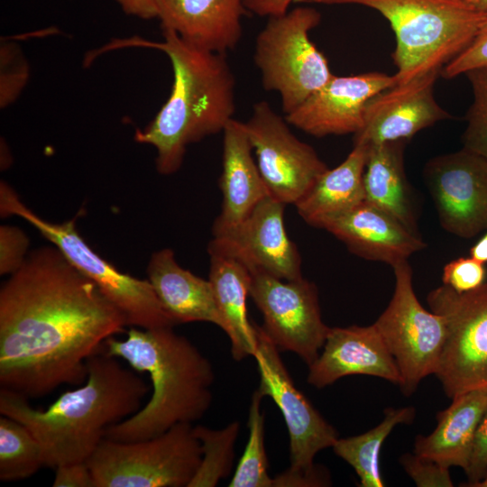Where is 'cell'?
Wrapping results in <instances>:
<instances>
[{
	"mask_svg": "<svg viewBox=\"0 0 487 487\" xmlns=\"http://www.w3.org/2000/svg\"><path fill=\"white\" fill-rule=\"evenodd\" d=\"M44 466L42 449L32 433L21 422L0 418V480L16 481L33 475Z\"/></svg>",
	"mask_w": 487,
	"mask_h": 487,
	"instance_id": "obj_28",
	"label": "cell"
},
{
	"mask_svg": "<svg viewBox=\"0 0 487 487\" xmlns=\"http://www.w3.org/2000/svg\"><path fill=\"white\" fill-rule=\"evenodd\" d=\"M487 407V390L471 391L454 399L436 414V427L427 436L418 435L414 453L450 468L466 470L478 424Z\"/></svg>",
	"mask_w": 487,
	"mask_h": 487,
	"instance_id": "obj_24",
	"label": "cell"
},
{
	"mask_svg": "<svg viewBox=\"0 0 487 487\" xmlns=\"http://www.w3.org/2000/svg\"><path fill=\"white\" fill-rule=\"evenodd\" d=\"M162 42L140 41L169 58L173 71L171 92L153 120L137 130L134 140L157 152L162 175L178 171L187 147L223 133L235 112V78L224 53L198 48L171 30H161Z\"/></svg>",
	"mask_w": 487,
	"mask_h": 487,
	"instance_id": "obj_4",
	"label": "cell"
},
{
	"mask_svg": "<svg viewBox=\"0 0 487 487\" xmlns=\"http://www.w3.org/2000/svg\"><path fill=\"white\" fill-rule=\"evenodd\" d=\"M480 67H487V21L471 43L443 67L440 76L453 78Z\"/></svg>",
	"mask_w": 487,
	"mask_h": 487,
	"instance_id": "obj_35",
	"label": "cell"
},
{
	"mask_svg": "<svg viewBox=\"0 0 487 487\" xmlns=\"http://www.w3.org/2000/svg\"><path fill=\"white\" fill-rule=\"evenodd\" d=\"M244 124L270 196L295 205L327 166L268 102L255 103Z\"/></svg>",
	"mask_w": 487,
	"mask_h": 487,
	"instance_id": "obj_12",
	"label": "cell"
},
{
	"mask_svg": "<svg viewBox=\"0 0 487 487\" xmlns=\"http://www.w3.org/2000/svg\"><path fill=\"white\" fill-rule=\"evenodd\" d=\"M473 487H487V475L482 480L475 483Z\"/></svg>",
	"mask_w": 487,
	"mask_h": 487,
	"instance_id": "obj_44",
	"label": "cell"
},
{
	"mask_svg": "<svg viewBox=\"0 0 487 487\" xmlns=\"http://www.w3.org/2000/svg\"><path fill=\"white\" fill-rule=\"evenodd\" d=\"M473 95L466 115V128L463 133L464 147L487 159V67L464 73Z\"/></svg>",
	"mask_w": 487,
	"mask_h": 487,
	"instance_id": "obj_31",
	"label": "cell"
},
{
	"mask_svg": "<svg viewBox=\"0 0 487 487\" xmlns=\"http://www.w3.org/2000/svg\"><path fill=\"white\" fill-rule=\"evenodd\" d=\"M127 326L54 245L28 253L0 289V384L27 399L81 385L87 360Z\"/></svg>",
	"mask_w": 487,
	"mask_h": 487,
	"instance_id": "obj_1",
	"label": "cell"
},
{
	"mask_svg": "<svg viewBox=\"0 0 487 487\" xmlns=\"http://www.w3.org/2000/svg\"><path fill=\"white\" fill-rule=\"evenodd\" d=\"M470 256L483 263L487 262V231L470 249Z\"/></svg>",
	"mask_w": 487,
	"mask_h": 487,
	"instance_id": "obj_42",
	"label": "cell"
},
{
	"mask_svg": "<svg viewBox=\"0 0 487 487\" xmlns=\"http://www.w3.org/2000/svg\"><path fill=\"white\" fill-rule=\"evenodd\" d=\"M202 458L192 424L145 440L104 438L87 460L95 487H188Z\"/></svg>",
	"mask_w": 487,
	"mask_h": 487,
	"instance_id": "obj_8",
	"label": "cell"
},
{
	"mask_svg": "<svg viewBox=\"0 0 487 487\" xmlns=\"http://www.w3.org/2000/svg\"><path fill=\"white\" fill-rule=\"evenodd\" d=\"M210 257L209 281L225 322V333L231 343L234 360L254 356L257 338L254 324L247 315L251 271L238 258L212 240L207 246Z\"/></svg>",
	"mask_w": 487,
	"mask_h": 487,
	"instance_id": "obj_23",
	"label": "cell"
},
{
	"mask_svg": "<svg viewBox=\"0 0 487 487\" xmlns=\"http://www.w3.org/2000/svg\"><path fill=\"white\" fill-rule=\"evenodd\" d=\"M400 463L418 487H452L449 468L415 453L403 454Z\"/></svg>",
	"mask_w": 487,
	"mask_h": 487,
	"instance_id": "obj_33",
	"label": "cell"
},
{
	"mask_svg": "<svg viewBox=\"0 0 487 487\" xmlns=\"http://www.w3.org/2000/svg\"><path fill=\"white\" fill-rule=\"evenodd\" d=\"M121 9L129 15L150 20L158 18L159 0H115Z\"/></svg>",
	"mask_w": 487,
	"mask_h": 487,
	"instance_id": "obj_41",
	"label": "cell"
},
{
	"mask_svg": "<svg viewBox=\"0 0 487 487\" xmlns=\"http://www.w3.org/2000/svg\"><path fill=\"white\" fill-rule=\"evenodd\" d=\"M268 18L256 37L253 61L263 88L280 96L288 115L333 77L309 37L321 15L313 7L299 6Z\"/></svg>",
	"mask_w": 487,
	"mask_h": 487,
	"instance_id": "obj_7",
	"label": "cell"
},
{
	"mask_svg": "<svg viewBox=\"0 0 487 487\" xmlns=\"http://www.w3.org/2000/svg\"><path fill=\"white\" fill-rule=\"evenodd\" d=\"M392 268V298L373 324L399 368L401 391L410 396L424 378L435 374L446 326L441 316L427 310L418 299L409 262H398Z\"/></svg>",
	"mask_w": 487,
	"mask_h": 487,
	"instance_id": "obj_10",
	"label": "cell"
},
{
	"mask_svg": "<svg viewBox=\"0 0 487 487\" xmlns=\"http://www.w3.org/2000/svg\"><path fill=\"white\" fill-rule=\"evenodd\" d=\"M464 1H466V2H468L470 4H472L473 5H474V0H464Z\"/></svg>",
	"mask_w": 487,
	"mask_h": 487,
	"instance_id": "obj_45",
	"label": "cell"
},
{
	"mask_svg": "<svg viewBox=\"0 0 487 487\" xmlns=\"http://www.w3.org/2000/svg\"><path fill=\"white\" fill-rule=\"evenodd\" d=\"M296 0H244L247 11L259 16H273L289 11Z\"/></svg>",
	"mask_w": 487,
	"mask_h": 487,
	"instance_id": "obj_40",
	"label": "cell"
},
{
	"mask_svg": "<svg viewBox=\"0 0 487 487\" xmlns=\"http://www.w3.org/2000/svg\"><path fill=\"white\" fill-rule=\"evenodd\" d=\"M394 85V75L381 72L333 75L285 119L289 125L315 137L355 134L363 126L367 102Z\"/></svg>",
	"mask_w": 487,
	"mask_h": 487,
	"instance_id": "obj_16",
	"label": "cell"
},
{
	"mask_svg": "<svg viewBox=\"0 0 487 487\" xmlns=\"http://www.w3.org/2000/svg\"><path fill=\"white\" fill-rule=\"evenodd\" d=\"M445 322L446 336L434 375L446 395L487 390V284L458 293L442 285L427 296Z\"/></svg>",
	"mask_w": 487,
	"mask_h": 487,
	"instance_id": "obj_9",
	"label": "cell"
},
{
	"mask_svg": "<svg viewBox=\"0 0 487 487\" xmlns=\"http://www.w3.org/2000/svg\"><path fill=\"white\" fill-rule=\"evenodd\" d=\"M29 240L25 233L14 225L0 226V274L11 275L24 262Z\"/></svg>",
	"mask_w": 487,
	"mask_h": 487,
	"instance_id": "obj_34",
	"label": "cell"
},
{
	"mask_svg": "<svg viewBox=\"0 0 487 487\" xmlns=\"http://www.w3.org/2000/svg\"><path fill=\"white\" fill-rule=\"evenodd\" d=\"M240 431L238 421L220 429L202 425L193 427V432L202 449L200 464L188 487H215L231 473L234 461V446Z\"/></svg>",
	"mask_w": 487,
	"mask_h": 487,
	"instance_id": "obj_29",
	"label": "cell"
},
{
	"mask_svg": "<svg viewBox=\"0 0 487 487\" xmlns=\"http://www.w3.org/2000/svg\"><path fill=\"white\" fill-rule=\"evenodd\" d=\"M87 377L46 409L1 388L0 414L23 424L39 441L44 466L87 461L109 427L135 414L150 387L134 370L102 350L87 360Z\"/></svg>",
	"mask_w": 487,
	"mask_h": 487,
	"instance_id": "obj_2",
	"label": "cell"
},
{
	"mask_svg": "<svg viewBox=\"0 0 487 487\" xmlns=\"http://www.w3.org/2000/svg\"><path fill=\"white\" fill-rule=\"evenodd\" d=\"M464 472L468 478L466 486L470 487H473L487 475V407L478 424L469 464Z\"/></svg>",
	"mask_w": 487,
	"mask_h": 487,
	"instance_id": "obj_37",
	"label": "cell"
},
{
	"mask_svg": "<svg viewBox=\"0 0 487 487\" xmlns=\"http://www.w3.org/2000/svg\"><path fill=\"white\" fill-rule=\"evenodd\" d=\"M253 152L244 122L232 119L223 131L219 179L222 204L220 214L213 224V234L241 223L263 198L270 196Z\"/></svg>",
	"mask_w": 487,
	"mask_h": 487,
	"instance_id": "obj_21",
	"label": "cell"
},
{
	"mask_svg": "<svg viewBox=\"0 0 487 487\" xmlns=\"http://www.w3.org/2000/svg\"><path fill=\"white\" fill-rule=\"evenodd\" d=\"M325 229L362 258L389 263L391 267L408 261L426 247L415 234L380 208L363 202L356 207L323 221Z\"/></svg>",
	"mask_w": 487,
	"mask_h": 487,
	"instance_id": "obj_19",
	"label": "cell"
},
{
	"mask_svg": "<svg viewBox=\"0 0 487 487\" xmlns=\"http://www.w3.org/2000/svg\"><path fill=\"white\" fill-rule=\"evenodd\" d=\"M103 352L146 372L152 393L135 414L109 427L106 438L133 442L157 436L174 425L192 424L209 409L215 382L209 360L173 327L131 326L124 340L109 337Z\"/></svg>",
	"mask_w": 487,
	"mask_h": 487,
	"instance_id": "obj_3",
	"label": "cell"
},
{
	"mask_svg": "<svg viewBox=\"0 0 487 487\" xmlns=\"http://www.w3.org/2000/svg\"><path fill=\"white\" fill-rule=\"evenodd\" d=\"M161 30H171L187 42L226 54L239 43L244 0H159Z\"/></svg>",
	"mask_w": 487,
	"mask_h": 487,
	"instance_id": "obj_20",
	"label": "cell"
},
{
	"mask_svg": "<svg viewBox=\"0 0 487 487\" xmlns=\"http://www.w3.org/2000/svg\"><path fill=\"white\" fill-rule=\"evenodd\" d=\"M485 263L469 256L447 262L443 269V284L458 293L474 290L484 284Z\"/></svg>",
	"mask_w": 487,
	"mask_h": 487,
	"instance_id": "obj_32",
	"label": "cell"
},
{
	"mask_svg": "<svg viewBox=\"0 0 487 487\" xmlns=\"http://www.w3.org/2000/svg\"><path fill=\"white\" fill-rule=\"evenodd\" d=\"M249 296L262 315V329L280 352H292L310 365L330 329L322 319L315 283L303 277L285 280L253 270Z\"/></svg>",
	"mask_w": 487,
	"mask_h": 487,
	"instance_id": "obj_11",
	"label": "cell"
},
{
	"mask_svg": "<svg viewBox=\"0 0 487 487\" xmlns=\"http://www.w3.org/2000/svg\"><path fill=\"white\" fill-rule=\"evenodd\" d=\"M54 469L53 487H95L87 461L68 463Z\"/></svg>",
	"mask_w": 487,
	"mask_h": 487,
	"instance_id": "obj_38",
	"label": "cell"
},
{
	"mask_svg": "<svg viewBox=\"0 0 487 487\" xmlns=\"http://www.w3.org/2000/svg\"><path fill=\"white\" fill-rule=\"evenodd\" d=\"M369 144L356 143L345 160L327 169L295 204L303 220L316 227L365 201L363 173Z\"/></svg>",
	"mask_w": 487,
	"mask_h": 487,
	"instance_id": "obj_26",
	"label": "cell"
},
{
	"mask_svg": "<svg viewBox=\"0 0 487 487\" xmlns=\"http://www.w3.org/2000/svg\"><path fill=\"white\" fill-rule=\"evenodd\" d=\"M147 275L158 299L177 325L208 322L225 331L209 280L182 268L171 249L163 248L152 253Z\"/></svg>",
	"mask_w": 487,
	"mask_h": 487,
	"instance_id": "obj_22",
	"label": "cell"
},
{
	"mask_svg": "<svg viewBox=\"0 0 487 487\" xmlns=\"http://www.w3.org/2000/svg\"><path fill=\"white\" fill-rule=\"evenodd\" d=\"M264 397L256 389L251 398L248 414V440L229 487H273L268 473L265 451V417L261 403Z\"/></svg>",
	"mask_w": 487,
	"mask_h": 487,
	"instance_id": "obj_30",
	"label": "cell"
},
{
	"mask_svg": "<svg viewBox=\"0 0 487 487\" xmlns=\"http://www.w3.org/2000/svg\"><path fill=\"white\" fill-rule=\"evenodd\" d=\"M416 415L413 407L388 408L376 427L363 434L338 438L333 446L335 454L353 467L361 487H383L380 467L382 444L400 424H410Z\"/></svg>",
	"mask_w": 487,
	"mask_h": 487,
	"instance_id": "obj_27",
	"label": "cell"
},
{
	"mask_svg": "<svg viewBox=\"0 0 487 487\" xmlns=\"http://www.w3.org/2000/svg\"><path fill=\"white\" fill-rule=\"evenodd\" d=\"M322 352L308 365L307 381L322 389L349 375H369L400 385L396 362L374 324L330 327Z\"/></svg>",
	"mask_w": 487,
	"mask_h": 487,
	"instance_id": "obj_18",
	"label": "cell"
},
{
	"mask_svg": "<svg viewBox=\"0 0 487 487\" xmlns=\"http://www.w3.org/2000/svg\"><path fill=\"white\" fill-rule=\"evenodd\" d=\"M424 178L446 231L472 238L487 229V159L463 148L430 159Z\"/></svg>",
	"mask_w": 487,
	"mask_h": 487,
	"instance_id": "obj_14",
	"label": "cell"
},
{
	"mask_svg": "<svg viewBox=\"0 0 487 487\" xmlns=\"http://www.w3.org/2000/svg\"><path fill=\"white\" fill-rule=\"evenodd\" d=\"M1 50V62L5 63L11 69V72L1 70V106H6L10 102L14 101L17 95L21 92L23 87L26 83L28 77L27 67L25 61L21 59L14 71V48L9 45Z\"/></svg>",
	"mask_w": 487,
	"mask_h": 487,
	"instance_id": "obj_36",
	"label": "cell"
},
{
	"mask_svg": "<svg viewBox=\"0 0 487 487\" xmlns=\"http://www.w3.org/2000/svg\"><path fill=\"white\" fill-rule=\"evenodd\" d=\"M406 140L369 145L363 173L365 202L418 234L410 187L404 168Z\"/></svg>",
	"mask_w": 487,
	"mask_h": 487,
	"instance_id": "obj_25",
	"label": "cell"
},
{
	"mask_svg": "<svg viewBox=\"0 0 487 487\" xmlns=\"http://www.w3.org/2000/svg\"><path fill=\"white\" fill-rule=\"evenodd\" d=\"M439 76L438 70L424 74L373 96L366 104L363 128L354 134V144L408 141L419 131L450 118L434 96Z\"/></svg>",
	"mask_w": 487,
	"mask_h": 487,
	"instance_id": "obj_17",
	"label": "cell"
},
{
	"mask_svg": "<svg viewBox=\"0 0 487 487\" xmlns=\"http://www.w3.org/2000/svg\"><path fill=\"white\" fill-rule=\"evenodd\" d=\"M328 473L318 466L310 473L294 472L289 468L273 477V487H309L330 485Z\"/></svg>",
	"mask_w": 487,
	"mask_h": 487,
	"instance_id": "obj_39",
	"label": "cell"
},
{
	"mask_svg": "<svg viewBox=\"0 0 487 487\" xmlns=\"http://www.w3.org/2000/svg\"><path fill=\"white\" fill-rule=\"evenodd\" d=\"M319 5H359L390 23L396 47V84L441 71L473 40L487 12L464 0H296Z\"/></svg>",
	"mask_w": 487,
	"mask_h": 487,
	"instance_id": "obj_5",
	"label": "cell"
},
{
	"mask_svg": "<svg viewBox=\"0 0 487 487\" xmlns=\"http://www.w3.org/2000/svg\"><path fill=\"white\" fill-rule=\"evenodd\" d=\"M254 328L257 350L253 358L260 374L257 390L264 398L270 397L283 416L289 436V469L310 473L317 466L314 464L317 454L333 447L338 433L295 386L280 350L262 326L254 324Z\"/></svg>",
	"mask_w": 487,
	"mask_h": 487,
	"instance_id": "obj_13",
	"label": "cell"
},
{
	"mask_svg": "<svg viewBox=\"0 0 487 487\" xmlns=\"http://www.w3.org/2000/svg\"><path fill=\"white\" fill-rule=\"evenodd\" d=\"M0 214L16 216L30 225L82 274L90 279L102 294L124 315L127 326L151 329L173 327L177 324L165 310L152 284L118 271L88 246L76 226V217L53 223L30 209L6 182L0 184Z\"/></svg>",
	"mask_w": 487,
	"mask_h": 487,
	"instance_id": "obj_6",
	"label": "cell"
},
{
	"mask_svg": "<svg viewBox=\"0 0 487 487\" xmlns=\"http://www.w3.org/2000/svg\"><path fill=\"white\" fill-rule=\"evenodd\" d=\"M474 5L477 8L487 12V0H474Z\"/></svg>",
	"mask_w": 487,
	"mask_h": 487,
	"instance_id": "obj_43",
	"label": "cell"
},
{
	"mask_svg": "<svg viewBox=\"0 0 487 487\" xmlns=\"http://www.w3.org/2000/svg\"><path fill=\"white\" fill-rule=\"evenodd\" d=\"M285 204L268 196L238 225L212 241L258 270L285 280L302 277L301 257L284 224Z\"/></svg>",
	"mask_w": 487,
	"mask_h": 487,
	"instance_id": "obj_15",
	"label": "cell"
}]
</instances>
